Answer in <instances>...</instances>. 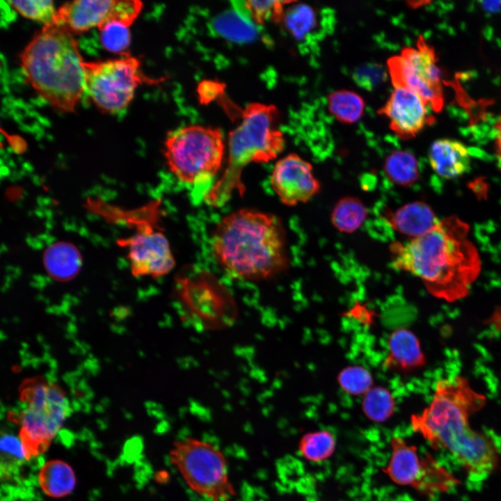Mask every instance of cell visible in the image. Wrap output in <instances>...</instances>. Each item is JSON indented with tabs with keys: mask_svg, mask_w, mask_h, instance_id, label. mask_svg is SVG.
Here are the masks:
<instances>
[{
	"mask_svg": "<svg viewBox=\"0 0 501 501\" xmlns=\"http://www.w3.org/2000/svg\"><path fill=\"white\" fill-rule=\"evenodd\" d=\"M486 401V397L474 390L465 377L441 379L428 406L412 415L410 421L414 432L434 449L449 454L473 482L487 479L500 462L495 440L470 424L471 416Z\"/></svg>",
	"mask_w": 501,
	"mask_h": 501,
	"instance_id": "cell-1",
	"label": "cell"
},
{
	"mask_svg": "<svg viewBox=\"0 0 501 501\" xmlns=\"http://www.w3.org/2000/svg\"><path fill=\"white\" fill-rule=\"evenodd\" d=\"M468 231V225L459 217L440 220L422 236L391 244L392 265L420 278L435 297L450 303L463 299L481 271Z\"/></svg>",
	"mask_w": 501,
	"mask_h": 501,
	"instance_id": "cell-2",
	"label": "cell"
},
{
	"mask_svg": "<svg viewBox=\"0 0 501 501\" xmlns=\"http://www.w3.org/2000/svg\"><path fill=\"white\" fill-rule=\"evenodd\" d=\"M214 257L232 278H270L288 264L283 228L273 214L240 209L223 217L212 235Z\"/></svg>",
	"mask_w": 501,
	"mask_h": 501,
	"instance_id": "cell-3",
	"label": "cell"
},
{
	"mask_svg": "<svg viewBox=\"0 0 501 501\" xmlns=\"http://www.w3.org/2000/svg\"><path fill=\"white\" fill-rule=\"evenodd\" d=\"M20 62L31 86L56 111H75L86 90L84 61L74 33L65 26H44L23 50Z\"/></svg>",
	"mask_w": 501,
	"mask_h": 501,
	"instance_id": "cell-4",
	"label": "cell"
},
{
	"mask_svg": "<svg viewBox=\"0 0 501 501\" xmlns=\"http://www.w3.org/2000/svg\"><path fill=\"white\" fill-rule=\"evenodd\" d=\"M279 112L273 104L254 102L241 111V121L228 137V159L220 178L205 194L209 206L221 207L234 193L244 195L243 170L251 163L275 159L285 148L278 127Z\"/></svg>",
	"mask_w": 501,
	"mask_h": 501,
	"instance_id": "cell-5",
	"label": "cell"
},
{
	"mask_svg": "<svg viewBox=\"0 0 501 501\" xmlns=\"http://www.w3.org/2000/svg\"><path fill=\"white\" fill-rule=\"evenodd\" d=\"M173 299L181 320L198 331L230 327L238 317V306L230 290L205 270L177 275Z\"/></svg>",
	"mask_w": 501,
	"mask_h": 501,
	"instance_id": "cell-6",
	"label": "cell"
},
{
	"mask_svg": "<svg viewBox=\"0 0 501 501\" xmlns=\"http://www.w3.org/2000/svg\"><path fill=\"white\" fill-rule=\"evenodd\" d=\"M20 399L19 438L25 459L30 460L47 451L72 408L58 385L39 379L22 385Z\"/></svg>",
	"mask_w": 501,
	"mask_h": 501,
	"instance_id": "cell-7",
	"label": "cell"
},
{
	"mask_svg": "<svg viewBox=\"0 0 501 501\" xmlns=\"http://www.w3.org/2000/svg\"><path fill=\"white\" fill-rule=\"evenodd\" d=\"M225 143L219 129L199 125L178 128L168 134L164 155L169 170L181 182L201 185L221 168Z\"/></svg>",
	"mask_w": 501,
	"mask_h": 501,
	"instance_id": "cell-8",
	"label": "cell"
},
{
	"mask_svg": "<svg viewBox=\"0 0 501 501\" xmlns=\"http://www.w3.org/2000/svg\"><path fill=\"white\" fill-rule=\"evenodd\" d=\"M169 459L186 484L209 501H228L235 495L228 461L212 443L193 437L175 441Z\"/></svg>",
	"mask_w": 501,
	"mask_h": 501,
	"instance_id": "cell-9",
	"label": "cell"
},
{
	"mask_svg": "<svg viewBox=\"0 0 501 501\" xmlns=\"http://www.w3.org/2000/svg\"><path fill=\"white\" fill-rule=\"evenodd\" d=\"M86 90L103 113L116 114L132 101L135 90L151 79L143 74L138 58L127 56L120 58L82 63Z\"/></svg>",
	"mask_w": 501,
	"mask_h": 501,
	"instance_id": "cell-10",
	"label": "cell"
},
{
	"mask_svg": "<svg viewBox=\"0 0 501 501\" xmlns=\"http://www.w3.org/2000/svg\"><path fill=\"white\" fill-rule=\"evenodd\" d=\"M390 445V457L383 472L395 484L411 487L424 495H434L458 484L454 475L431 455L422 454L404 438L393 436Z\"/></svg>",
	"mask_w": 501,
	"mask_h": 501,
	"instance_id": "cell-11",
	"label": "cell"
},
{
	"mask_svg": "<svg viewBox=\"0 0 501 501\" xmlns=\"http://www.w3.org/2000/svg\"><path fill=\"white\" fill-rule=\"evenodd\" d=\"M388 70L394 87L408 88L436 112L444 103L441 72L433 47L420 35L416 46L404 48L399 55L390 57Z\"/></svg>",
	"mask_w": 501,
	"mask_h": 501,
	"instance_id": "cell-12",
	"label": "cell"
},
{
	"mask_svg": "<svg viewBox=\"0 0 501 501\" xmlns=\"http://www.w3.org/2000/svg\"><path fill=\"white\" fill-rule=\"evenodd\" d=\"M143 3L137 0H77L62 4L57 10L56 24L72 33H81L113 21L130 26L138 16Z\"/></svg>",
	"mask_w": 501,
	"mask_h": 501,
	"instance_id": "cell-13",
	"label": "cell"
},
{
	"mask_svg": "<svg viewBox=\"0 0 501 501\" xmlns=\"http://www.w3.org/2000/svg\"><path fill=\"white\" fill-rule=\"evenodd\" d=\"M123 242L128 249V260L134 276H163L175 265L166 237L148 221H142L135 234Z\"/></svg>",
	"mask_w": 501,
	"mask_h": 501,
	"instance_id": "cell-14",
	"label": "cell"
},
{
	"mask_svg": "<svg viewBox=\"0 0 501 501\" xmlns=\"http://www.w3.org/2000/svg\"><path fill=\"white\" fill-rule=\"evenodd\" d=\"M270 180L280 200L287 206L308 202L321 189L312 166L295 153L289 154L276 163Z\"/></svg>",
	"mask_w": 501,
	"mask_h": 501,
	"instance_id": "cell-15",
	"label": "cell"
},
{
	"mask_svg": "<svg viewBox=\"0 0 501 501\" xmlns=\"http://www.w3.org/2000/svg\"><path fill=\"white\" fill-rule=\"evenodd\" d=\"M427 107L413 91L394 87L389 99L378 113L388 120L390 128L397 136L402 139H409L434 122Z\"/></svg>",
	"mask_w": 501,
	"mask_h": 501,
	"instance_id": "cell-16",
	"label": "cell"
},
{
	"mask_svg": "<svg viewBox=\"0 0 501 501\" xmlns=\"http://www.w3.org/2000/svg\"><path fill=\"white\" fill-rule=\"evenodd\" d=\"M429 160L434 172L445 179L458 177L468 172L470 167L468 148L453 139L435 141L429 148Z\"/></svg>",
	"mask_w": 501,
	"mask_h": 501,
	"instance_id": "cell-17",
	"label": "cell"
},
{
	"mask_svg": "<svg viewBox=\"0 0 501 501\" xmlns=\"http://www.w3.org/2000/svg\"><path fill=\"white\" fill-rule=\"evenodd\" d=\"M391 226L414 239L433 230L440 221L431 208L422 201L406 204L388 215Z\"/></svg>",
	"mask_w": 501,
	"mask_h": 501,
	"instance_id": "cell-18",
	"label": "cell"
},
{
	"mask_svg": "<svg viewBox=\"0 0 501 501\" xmlns=\"http://www.w3.org/2000/svg\"><path fill=\"white\" fill-rule=\"evenodd\" d=\"M285 28L300 44L318 40L322 33L323 12L305 3L289 5L285 10L283 19Z\"/></svg>",
	"mask_w": 501,
	"mask_h": 501,
	"instance_id": "cell-19",
	"label": "cell"
},
{
	"mask_svg": "<svg viewBox=\"0 0 501 501\" xmlns=\"http://www.w3.org/2000/svg\"><path fill=\"white\" fill-rule=\"evenodd\" d=\"M43 263L51 278L64 282L78 274L82 266V256L72 244L57 241L45 249Z\"/></svg>",
	"mask_w": 501,
	"mask_h": 501,
	"instance_id": "cell-20",
	"label": "cell"
},
{
	"mask_svg": "<svg viewBox=\"0 0 501 501\" xmlns=\"http://www.w3.org/2000/svg\"><path fill=\"white\" fill-rule=\"evenodd\" d=\"M38 479L42 491L55 498L70 494L76 485V477L72 467L58 459L46 462L40 469Z\"/></svg>",
	"mask_w": 501,
	"mask_h": 501,
	"instance_id": "cell-21",
	"label": "cell"
},
{
	"mask_svg": "<svg viewBox=\"0 0 501 501\" xmlns=\"http://www.w3.org/2000/svg\"><path fill=\"white\" fill-rule=\"evenodd\" d=\"M389 340L390 363L403 369H413L425 363L419 340L411 331L397 330Z\"/></svg>",
	"mask_w": 501,
	"mask_h": 501,
	"instance_id": "cell-22",
	"label": "cell"
},
{
	"mask_svg": "<svg viewBox=\"0 0 501 501\" xmlns=\"http://www.w3.org/2000/svg\"><path fill=\"white\" fill-rule=\"evenodd\" d=\"M384 171L391 182L405 186L414 184L420 176L416 157L404 150H395L386 157Z\"/></svg>",
	"mask_w": 501,
	"mask_h": 501,
	"instance_id": "cell-23",
	"label": "cell"
},
{
	"mask_svg": "<svg viewBox=\"0 0 501 501\" xmlns=\"http://www.w3.org/2000/svg\"><path fill=\"white\" fill-rule=\"evenodd\" d=\"M337 440L329 430H318L304 434L299 440L298 450L305 460L322 463L331 458L335 452Z\"/></svg>",
	"mask_w": 501,
	"mask_h": 501,
	"instance_id": "cell-24",
	"label": "cell"
},
{
	"mask_svg": "<svg viewBox=\"0 0 501 501\" xmlns=\"http://www.w3.org/2000/svg\"><path fill=\"white\" fill-rule=\"evenodd\" d=\"M367 216V209L360 200L344 197L335 204L331 218L340 232L352 233L362 225Z\"/></svg>",
	"mask_w": 501,
	"mask_h": 501,
	"instance_id": "cell-25",
	"label": "cell"
},
{
	"mask_svg": "<svg viewBox=\"0 0 501 501\" xmlns=\"http://www.w3.org/2000/svg\"><path fill=\"white\" fill-rule=\"evenodd\" d=\"M330 113L340 122L351 124L357 122L363 116L365 102L358 93L342 89L328 96Z\"/></svg>",
	"mask_w": 501,
	"mask_h": 501,
	"instance_id": "cell-26",
	"label": "cell"
},
{
	"mask_svg": "<svg viewBox=\"0 0 501 501\" xmlns=\"http://www.w3.org/2000/svg\"><path fill=\"white\" fill-rule=\"evenodd\" d=\"M219 35L235 42H248L256 37L257 31L237 10L226 11L216 17L212 23Z\"/></svg>",
	"mask_w": 501,
	"mask_h": 501,
	"instance_id": "cell-27",
	"label": "cell"
},
{
	"mask_svg": "<svg viewBox=\"0 0 501 501\" xmlns=\"http://www.w3.org/2000/svg\"><path fill=\"white\" fill-rule=\"evenodd\" d=\"M293 1H238L240 7L237 10L253 24H262L267 21L282 22L285 7Z\"/></svg>",
	"mask_w": 501,
	"mask_h": 501,
	"instance_id": "cell-28",
	"label": "cell"
},
{
	"mask_svg": "<svg viewBox=\"0 0 501 501\" xmlns=\"http://www.w3.org/2000/svg\"><path fill=\"white\" fill-rule=\"evenodd\" d=\"M362 406L369 419L375 422H383L392 415L395 405L387 390L374 388L365 394Z\"/></svg>",
	"mask_w": 501,
	"mask_h": 501,
	"instance_id": "cell-29",
	"label": "cell"
},
{
	"mask_svg": "<svg viewBox=\"0 0 501 501\" xmlns=\"http://www.w3.org/2000/svg\"><path fill=\"white\" fill-rule=\"evenodd\" d=\"M100 40L102 46L107 51L129 56L128 51L131 43L129 26L118 22H110L100 27Z\"/></svg>",
	"mask_w": 501,
	"mask_h": 501,
	"instance_id": "cell-30",
	"label": "cell"
},
{
	"mask_svg": "<svg viewBox=\"0 0 501 501\" xmlns=\"http://www.w3.org/2000/svg\"><path fill=\"white\" fill-rule=\"evenodd\" d=\"M7 3L23 17L41 22L44 26L56 24L57 10L51 0L8 1Z\"/></svg>",
	"mask_w": 501,
	"mask_h": 501,
	"instance_id": "cell-31",
	"label": "cell"
},
{
	"mask_svg": "<svg viewBox=\"0 0 501 501\" xmlns=\"http://www.w3.org/2000/svg\"><path fill=\"white\" fill-rule=\"evenodd\" d=\"M339 381L342 388L351 395L365 394L372 383L369 372L361 367L345 368L340 374Z\"/></svg>",
	"mask_w": 501,
	"mask_h": 501,
	"instance_id": "cell-32",
	"label": "cell"
},
{
	"mask_svg": "<svg viewBox=\"0 0 501 501\" xmlns=\"http://www.w3.org/2000/svg\"><path fill=\"white\" fill-rule=\"evenodd\" d=\"M354 81L367 90H372L384 83L387 72L384 67L376 63H367L358 66L352 73Z\"/></svg>",
	"mask_w": 501,
	"mask_h": 501,
	"instance_id": "cell-33",
	"label": "cell"
},
{
	"mask_svg": "<svg viewBox=\"0 0 501 501\" xmlns=\"http://www.w3.org/2000/svg\"><path fill=\"white\" fill-rule=\"evenodd\" d=\"M223 84L214 81H204L198 88L200 100L205 104L216 99L223 93Z\"/></svg>",
	"mask_w": 501,
	"mask_h": 501,
	"instance_id": "cell-34",
	"label": "cell"
},
{
	"mask_svg": "<svg viewBox=\"0 0 501 501\" xmlns=\"http://www.w3.org/2000/svg\"><path fill=\"white\" fill-rule=\"evenodd\" d=\"M1 452L14 456L17 459L24 458L21 442L13 436L6 434L2 436L1 442Z\"/></svg>",
	"mask_w": 501,
	"mask_h": 501,
	"instance_id": "cell-35",
	"label": "cell"
},
{
	"mask_svg": "<svg viewBox=\"0 0 501 501\" xmlns=\"http://www.w3.org/2000/svg\"><path fill=\"white\" fill-rule=\"evenodd\" d=\"M495 152L498 164L501 168V116L495 125Z\"/></svg>",
	"mask_w": 501,
	"mask_h": 501,
	"instance_id": "cell-36",
	"label": "cell"
},
{
	"mask_svg": "<svg viewBox=\"0 0 501 501\" xmlns=\"http://www.w3.org/2000/svg\"><path fill=\"white\" fill-rule=\"evenodd\" d=\"M480 6L484 11L489 13H495L501 10V1H481Z\"/></svg>",
	"mask_w": 501,
	"mask_h": 501,
	"instance_id": "cell-37",
	"label": "cell"
}]
</instances>
